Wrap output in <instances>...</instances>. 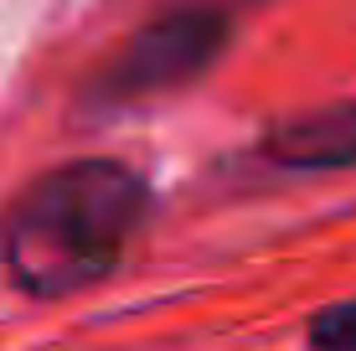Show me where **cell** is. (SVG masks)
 <instances>
[{
  "label": "cell",
  "mask_w": 356,
  "mask_h": 351,
  "mask_svg": "<svg viewBox=\"0 0 356 351\" xmlns=\"http://www.w3.org/2000/svg\"><path fill=\"white\" fill-rule=\"evenodd\" d=\"M150 217V181L114 155L31 176L0 212V269L21 295L63 300L104 284Z\"/></svg>",
  "instance_id": "1"
},
{
  "label": "cell",
  "mask_w": 356,
  "mask_h": 351,
  "mask_svg": "<svg viewBox=\"0 0 356 351\" xmlns=\"http://www.w3.org/2000/svg\"><path fill=\"white\" fill-rule=\"evenodd\" d=\"M264 155L274 165H289V171L356 165V104H330V108L274 124L264 135Z\"/></svg>",
  "instance_id": "3"
},
{
  "label": "cell",
  "mask_w": 356,
  "mask_h": 351,
  "mask_svg": "<svg viewBox=\"0 0 356 351\" xmlns=\"http://www.w3.org/2000/svg\"><path fill=\"white\" fill-rule=\"evenodd\" d=\"M310 351H356V300H336V305L315 310L305 325Z\"/></svg>",
  "instance_id": "4"
},
{
  "label": "cell",
  "mask_w": 356,
  "mask_h": 351,
  "mask_svg": "<svg viewBox=\"0 0 356 351\" xmlns=\"http://www.w3.org/2000/svg\"><path fill=\"white\" fill-rule=\"evenodd\" d=\"M232 42V16L222 6H176L145 21L140 31L98 67L93 104H140L196 83Z\"/></svg>",
  "instance_id": "2"
}]
</instances>
